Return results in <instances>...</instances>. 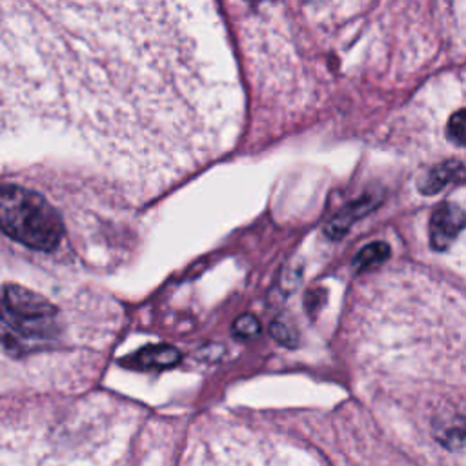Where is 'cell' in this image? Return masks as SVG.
Returning a JSON list of instances; mask_svg holds the SVG:
<instances>
[{"instance_id": "cell-5", "label": "cell", "mask_w": 466, "mask_h": 466, "mask_svg": "<svg viewBox=\"0 0 466 466\" xmlns=\"http://www.w3.org/2000/svg\"><path fill=\"white\" fill-rule=\"evenodd\" d=\"M464 173V167L457 160H446L435 167H431L426 177L419 182V187L422 193H437L455 178H459Z\"/></svg>"}, {"instance_id": "cell-4", "label": "cell", "mask_w": 466, "mask_h": 466, "mask_svg": "<svg viewBox=\"0 0 466 466\" xmlns=\"http://www.w3.org/2000/svg\"><path fill=\"white\" fill-rule=\"evenodd\" d=\"M180 360V353L173 346H147L142 348L138 353H135L129 362L135 368L142 370H162V368H171Z\"/></svg>"}, {"instance_id": "cell-7", "label": "cell", "mask_w": 466, "mask_h": 466, "mask_svg": "<svg viewBox=\"0 0 466 466\" xmlns=\"http://www.w3.org/2000/svg\"><path fill=\"white\" fill-rule=\"evenodd\" d=\"M435 437L442 442V446L450 450H464L466 448V419L453 417L451 420H442L441 426H435Z\"/></svg>"}, {"instance_id": "cell-9", "label": "cell", "mask_w": 466, "mask_h": 466, "mask_svg": "<svg viewBox=\"0 0 466 466\" xmlns=\"http://www.w3.org/2000/svg\"><path fill=\"white\" fill-rule=\"evenodd\" d=\"M231 331H233V335L238 337V339H249V337L258 335V331H260V322L257 320L255 315L244 313V315H240V317H237V319L233 320Z\"/></svg>"}, {"instance_id": "cell-11", "label": "cell", "mask_w": 466, "mask_h": 466, "mask_svg": "<svg viewBox=\"0 0 466 466\" xmlns=\"http://www.w3.org/2000/svg\"><path fill=\"white\" fill-rule=\"evenodd\" d=\"M448 135H450L455 142L466 146V107L455 111V113L450 116V122H448Z\"/></svg>"}, {"instance_id": "cell-3", "label": "cell", "mask_w": 466, "mask_h": 466, "mask_svg": "<svg viewBox=\"0 0 466 466\" xmlns=\"http://www.w3.org/2000/svg\"><path fill=\"white\" fill-rule=\"evenodd\" d=\"M466 228V215L455 204L439 206L430 218V242L435 249H446Z\"/></svg>"}, {"instance_id": "cell-8", "label": "cell", "mask_w": 466, "mask_h": 466, "mask_svg": "<svg viewBox=\"0 0 466 466\" xmlns=\"http://www.w3.org/2000/svg\"><path fill=\"white\" fill-rule=\"evenodd\" d=\"M388 257H390V246L386 242H371V244H366L353 257V268L357 271H368L382 264Z\"/></svg>"}, {"instance_id": "cell-1", "label": "cell", "mask_w": 466, "mask_h": 466, "mask_svg": "<svg viewBox=\"0 0 466 466\" xmlns=\"http://www.w3.org/2000/svg\"><path fill=\"white\" fill-rule=\"evenodd\" d=\"M0 226L13 240L40 251L55 249L64 233L58 211L40 193L15 184L2 186Z\"/></svg>"}, {"instance_id": "cell-6", "label": "cell", "mask_w": 466, "mask_h": 466, "mask_svg": "<svg viewBox=\"0 0 466 466\" xmlns=\"http://www.w3.org/2000/svg\"><path fill=\"white\" fill-rule=\"evenodd\" d=\"M371 206H373V200H370V198H360V200H357V202H351L350 206H346L344 209H340V211L324 226L326 235L331 237V238L342 237V235L353 226V222H355L360 215H364Z\"/></svg>"}, {"instance_id": "cell-2", "label": "cell", "mask_w": 466, "mask_h": 466, "mask_svg": "<svg viewBox=\"0 0 466 466\" xmlns=\"http://www.w3.org/2000/svg\"><path fill=\"white\" fill-rule=\"evenodd\" d=\"M58 309L44 295L18 284H4L2 342L9 350L20 339H42L55 331Z\"/></svg>"}, {"instance_id": "cell-10", "label": "cell", "mask_w": 466, "mask_h": 466, "mask_svg": "<svg viewBox=\"0 0 466 466\" xmlns=\"http://www.w3.org/2000/svg\"><path fill=\"white\" fill-rule=\"evenodd\" d=\"M269 333L273 335V339L284 346H295L297 344V331L291 324H288L282 319H277L271 322L269 326Z\"/></svg>"}]
</instances>
